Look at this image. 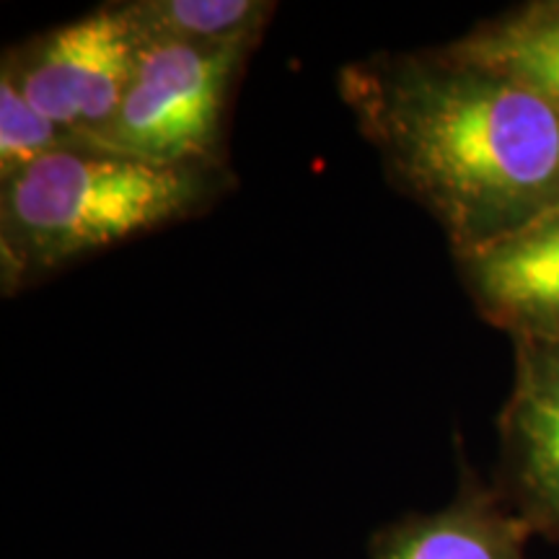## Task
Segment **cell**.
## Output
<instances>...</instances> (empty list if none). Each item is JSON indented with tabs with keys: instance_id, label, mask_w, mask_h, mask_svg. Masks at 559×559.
I'll list each match as a JSON object with an SVG mask.
<instances>
[{
	"instance_id": "cell-1",
	"label": "cell",
	"mask_w": 559,
	"mask_h": 559,
	"mask_svg": "<svg viewBox=\"0 0 559 559\" xmlns=\"http://www.w3.org/2000/svg\"><path fill=\"white\" fill-rule=\"evenodd\" d=\"M337 83L389 181L438 223L451 254L559 205V109L513 70L451 41L368 55Z\"/></svg>"
},
{
	"instance_id": "cell-6",
	"label": "cell",
	"mask_w": 559,
	"mask_h": 559,
	"mask_svg": "<svg viewBox=\"0 0 559 559\" xmlns=\"http://www.w3.org/2000/svg\"><path fill=\"white\" fill-rule=\"evenodd\" d=\"M481 319L510 342L559 345V205L506 239L453 254Z\"/></svg>"
},
{
	"instance_id": "cell-3",
	"label": "cell",
	"mask_w": 559,
	"mask_h": 559,
	"mask_svg": "<svg viewBox=\"0 0 559 559\" xmlns=\"http://www.w3.org/2000/svg\"><path fill=\"white\" fill-rule=\"evenodd\" d=\"M257 45L151 41L104 148L156 164H228L234 91Z\"/></svg>"
},
{
	"instance_id": "cell-2",
	"label": "cell",
	"mask_w": 559,
	"mask_h": 559,
	"mask_svg": "<svg viewBox=\"0 0 559 559\" xmlns=\"http://www.w3.org/2000/svg\"><path fill=\"white\" fill-rule=\"evenodd\" d=\"M236 187L228 164H156L109 148L60 151L0 179V288L198 218Z\"/></svg>"
},
{
	"instance_id": "cell-4",
	"label": "cell",
	"mask_w": 559,
	"mask_h": 559,
	"mask_svg": "<svg viewBox=\"0 0 559 559\" xmlns=\"http://www.w3.org/2000/svg\"><path fill=\"white\" fill-rule=\"evenodd\" d=\"M143 47L124 5L107 3L5 50L0 70L55 124L102 145Z\"/></svg>"
},
{
	"instance_id": "cell-5",
	"label": "cell",
	"mask_w": 559,
	"mask_h": 559,
	"mask_svg": "<svg viewBox=\"0 0 559 559\" xmlns=\"http://www.w3.org/2000/svg\"><path fill=\"white\" fill-rule=\"evenodd\" d=\"M498 438L495 487L531 534L559 547V345L513 342Z\"/></svg>"
},
{
	"instance_id": "cell-7",
	"label": "cell",
	"mask_w": 559,
	"mask_h": 559,
	"mask_svg": "<svg viewBox=\"0 0 559 559\" xmlns=\"http://www.w3.org/2000/svg\"><path fill=\"white\" fill-rule=\"evenodd\" d=\"M531 531L495 485L461 466L451 502L430 513H407L379 528L370 559H531Z\"/></svg>"
},
{
	"instance_id": "cell-8",
	"label": "cell",
	"mask_w": 559,
	"mask_h": 559,
	"mask_svg": "<svg viewBox=\"0 0 559 559\" xmlns=\"http://www.w3.org/2000/svg\"><path fill=\"white\" fill-rule=\"evenodd\" d=\"M459 50L502 66L542 91L559 109V0H528L485 19L464 37Z\"/></svg>"
},
{
	"instance_id": "cell-9",
	"label": "cell",
	"mask_w": 559,
	"mask_h": 559,
	"mask_svg": "<svg viewBox=\"0 0 559 559\" xmlns=\"http://www.w3.org/2000/svg\"><path fill=\"white\" fill-rule=\"evenodd\" d=\"M124 11L145 45H257L277 3L272 0H124Z\"/></svg>"
},
{
	"instance_id": "cell-10",
	"label": "cell",
	"mask_w": 559,
	"mask_h": 559,
	"mask_svg": "<svg viewBox=\"0 0 559 559\" xmlns=\"http://www.w3.org/2000/svg\"><path fill=\"white\" fill-rule=\"evenodd\" d=\"M81 148L102 145L55 124L50 117L32 107L19 83L0 70V179L52 153Z\"/></svg>"
}]
</instances>
